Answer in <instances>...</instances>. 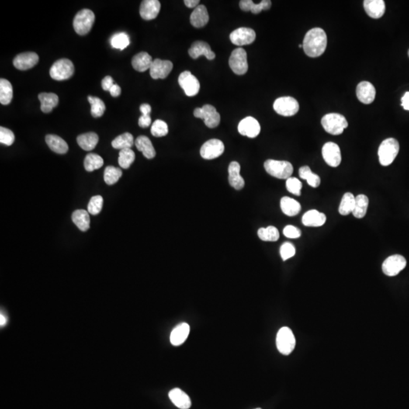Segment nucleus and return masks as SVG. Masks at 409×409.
<instances>
[{
    "instance_id": "nucleus-1",
    "label": "nucleus",
    "mask_w": 409,
    "mask_h": 409,
    "mask_svg": "<svg viewBox=\"0 0 409 409\" xmlns=\"http://www.w3.org/2000/svg\"><path fill=\"white\" fill-rule=\"evenodd\" d=\"M327 37L325 31L320 28L311 29L306 33L303 40V50L311 58H317L325 52Z\"/></svg>"
},
{
    "instance_id": "nucleus-2",
    "label": "nucleus",
    "mask_w": 409,
    "mask_h": 409,
    "mask_svg": "<svg viewBox=\"0 0 409 409\" xmlns=\"http://www.w3.org/2000/svg\"><path fill=\"white\" fill-rule=\"evenodd\" d=\"M399 152V142L394 138H388L379 145L378 157L380 164L388 166L391 164Z\"/></svg>"
},
{
    "instance_id": "nucleus-3",
    "label": "nucleus",
    "mask_w": 409,
    "mask_h": 409,
    "mask_svg": "<svg viewBox=\"0 0 409 409\" xmlns=\"http://www.w3.org/2000/svg\"><path fill=\"white\" fill-rule=\"evenodd\" d=\"M265 171L278 179H286L291 178L293 172V167L289 161H278L268 159L264 164Z\"/></svg>"
},
{
    "instance_id": "nucleus-4",
    "label": "nucleus",
    "mask_w": 409,
    "mask_h": 409,
    "mask_svg": "<svg viewBox=\"0 0 409 409\" xmlns=\"http://www.w3.org/2000/svg\"><path fill=\"white\" fill-rule=\"evenodd\" d=\"M321 125L327 133L332 135H340L346 128L348 124L344 115L330 113L323 117Z\"/></svg>"
},
{
    "instance_id": "nucleus-5",
    "label": "nucleus",
    "mask_w": 409,
    "mask_h": 409,
    "mask_svg": "<svg viewBox=\"0 0 409 409\" xmlns=\"http://www.w3.org/2000/svg\"><path fill=\"white\" fill-rule=\"evenodd\" d=\"M276 344L277 348L281 354L289 355L292 353L296 346V339L293 331L287 327L280 329L277 334Z\"/></svg>"
},
{
    "instance_id": "nucleus-6",
    "label": "nucleus",
    "mask_w": 409,
    "mask_h": 409,
    "mask_svg": "<svg viewBox=\"0 0 409 409\" xmlns=\"http://www.w3.org/2000/svg\"><path fill=\"white\" fill-rule=\"evenodd\" d=\"M95 22V15L90 9H82L74 17L73 26L76 33L79 35H86L91 31Z\"/></svg>"
},
{
    "instance_id": "nucleus-7",
    "label": "nucleus",
    "mask_w": 409,
    "mask_h": 409,
    "mask_svg": "<svg viewBox=\"0 0 409 409\" xmlns=\"http://www.w3.org/2000/svg\"><path fill=\"white\" fill-rule=\"evenodd\" d=\"M74 73V66L71 60L62 59L58 60L50 68V77L56 81L69 79Z\"/></svg>"
},
{
    "instance_id": "nucleus-8",
    "label": "nucleus",
    "mask_w": 409,
    "mask_h": 409,
    "mask_svg": "<svg viewBox=\"0 0 409 409\" xmlns=\"http://www.w3.org/2000/svg\"><path fill=\"white\" fill-rule=\"evenodd\" d=\"M193 115L197 119H202L209 128H215L220 124V115L213 105H205L202 108H196Z\"/></svg>"
},
{
    "instance_id": "nucleus-9",
    "label": "nucleus",
    "mask_w": 409,
    "mask_h": 409,
    "mask_svg": "<svg viewBox=\"0 0 409 409\" xmlns=\"http://www.w3.org/2000/svg\"><path fill=\"white\" fill-rule=\"evenodd\" d=\"M229 65L237 75H243L248 71L247 53L243 48H237L232 52L229 60Z\"/></svg>"
},
{
    "instance_id": "nucleus-10",
    "label": "nucleus",
    "mask_w": 409,
    "mask_h": 409,
    "mask_svg": "<svg viewBox=\"0 0 409 409\" xmlns=\"http://www.w3.org/2000/svg\"><path fill=\"white\" fill-rule=\"evenodd\" d=\"M274 109L282 116H293L299 112V102L293 97H280L274 103Z\"/></svg>"
},
{
    "instance_id": "nucleus-11",
    "label": "nucleus",
    "mask_w": 409,
    "mask_h": 409,
    "mask_svg": "<svg viewBox=\"0 0 409 409\" xmlns=\"http://www.w3.org/2000/svg\"><path fill=\"white\" fill-rule=\"evenodd\" d=\"M407 261L401 255H393L388 257L382 265V269L385 275L389 277H394L399 275L406 267Z\"/></svg>"
},
{
    "instance_id": "nucleus-12",
    "label": "nucleus",
    "mask_w": 409,
    "mask_h": 409,
    "mask_svg": "<svg viewBox=\"0 0 409 409\" xmlns=\"http://www.w3.org/2000/svg\"><path fill=\"white\" fill-rule=\"evenodd\" d=\"M178 83L188 96H194L199 94L200 89L199 81L189 71L181 73L178 77Z\"/></svg>"
},
{
    "instance_id": "nucleus-13",
    "label": "nucleus",
    "mask_w": 409,
    "mask_h": 409,
    "mask_svg": "<svg viewBox=\"0 0 409 409\" xmlns=\"http://www.w3.org/2000/svg\"><path fill=\"white\" fill-rule=\"evenodd\" d=\"M224 151L223 142L218 139H212L202 145L200 149V155L204 159L212 160L219 158Z\"/></svg>"
},
{
    "instance_id": "nucleus-14",
    "label": "nucleus",
    "mask_w": 409,
    "mask_h": 409,
    "mask_svg": "<svg viewBox=\"0 0 409 409\" xmlns=\"http://www.w3.org/2000/svg\"><path fill=\"white\" fill-rule=\"evenodd\" d=\"M256 34L251 28H240L233 31L230 35V40L236 46L250 45L255 41Z\"/></svg>"
},
{
    "instance_id": "nucleus-15",
    "label": "nucleus",
    "mask_w": 409,
    "mask_h": 409,
    "mask_svg": "<svg viewBox=\"0 0 409 409\" xmlns=\"http://www.w3.org/2000/svg\"><path fill=\"white\" fill-rule=\"evenodd\" d=\"M322 156L325 162L333 168L338 167L342 160L340 147L337 143L333 142H328L324 145Z\"/></svg>"
},
{
    "instance_id": "nucleus-16",
    "label": "nucleus",
    "mask_w": 409,
    "mask_h": 409,
    "mask_svg": "<svg viewBox=\"0 0 409 409\" xmlns=\"http://www.w3.org/2000/svg\"><path fill=\"white\" fill-rule=\"evenodd\" d=\"M173 69V64L168 60H161L159 59L153 60L150 67V75L153 79H164L168 77Z\"/></svg>"
},
{
    "instance_id": "nucleus-17",
    "label": "nucleus",
    "mask_w": 409,
    "mask_h": 409,
    "mask_svg": "<svg viewBox=\"0 0 409 409\" xmlns=\"http://www.w3.org/2000/svg\"><path fill=\"white\" fill-rule=\"evenodd\" d=\"M238 131L243 136L255 138L259 134L261 126L256 119L252 117H247L239 124Z\"/></svg>"
},
{
    "instance_id": "nucleus-18",
    "label": "nucleus",
    "mask_w": 409,
    "mask_h": 409,
    "mask_svg": "<svg viewBox=\"0 0 409 409\" xmlns=\"http://www.w3.org/2000/svg\"><path fill=\"white\" fill-rule=\"evenodd\" d=\"M39 62V56L33 52L21 53L14 59L13 64L17 69L21 71L30 69L34 67Z\"/></svg>"
},
{
    "instance_id": "nucleus-19",
    "label": "nucleus",
    "mask_w": 409,
    "mask_h": 409,
    "mask_svg": "<svg viewBox=\"0 0 409 409\" xmlns=\"http://www.w3.org/2000/svg\"><path fill=\"white\" fill-rule=\"evenodd\" d=\"M356 95L360 102L368 105L375 100V96H376V90L372 83L362 81L357 86Z\"/></svg>"
},
{
    "instance_id": "nucleus-20",
    "label": "nucleus",
    "mask_w": 409,
    "mask_h": 409,
    "mask_svg": "<svg viewBox=\"0 0 409 409\" xmlns=\"http://www.w3.org/2000/svg\"><path fill=\"white\" fill-rule=\"evenodd\" d=\"M161 9V3L158 0H144L140 5V14L146 21L157 18Z\"/></svg>"
},
{
    "instance_id": "nucleus-21",
    "label": "nucleus",
    "mask_w": 409,
    "mask_h": 409,
    "mask_svg": "<svg viewBox=\"0 0 409 409\" xmlns=\"http://www.w3.org/2000/svg\"><path fill=\"white\" fill-rule=\"evenodd\" d=\"M188 53L189 56L194 60L198 59L201 56H206L209 60H213L216 58V54L211 50L209 43L203 41L194 42Z\"/></svg>"
},
{
    "instance_id": "nucleus-22",
    "label": "nucleus",
    "mask_w": 409,
    "mask_h": 409,
    "mask_svg": "<svg viewBox=\"0 0 409 409\" xmlns=\"http://www.w3.org/2000/svg\"><path fill=\"white\" fill-rule=\"evenodd\" d=\"M229 183L230 186L237 190H240L245 186V181L240 175V164L237 161H232L229 165Z\"/></svg>"
},
{
    "instance_id": "nucleus-23",
    "label": "nucleus",
    "mask_w": 409,
    "mask_h": 409,
    "mask_svg": "<svg viewBox=\"0 0 409 409\" xmlns=\"http://www.w3.org/2000/svg\"><path fill=\"white\" fill-rule=\"evenodd\" d=\"M364 8L368 16L376 19L381 18L386 11V5L383 0H365Z\"/></svg>"
},
{
    "instance_id": "nucleus-24",
    "label": "nucleus",
    "mask_w": 409,
    "mask_h": 409,
    "mask_svg": "<svg viewBox=\"0 0 409 409\" xmlns=\"http://www.w3.org/2000/svg\"><path fill=\"white\" fill-rule=\"evenodd\" d=\"M326 220L327 217L325 215L315 209L306 212L302 219L303 224L306 227H320L324 225Z\"/></svg>"
},
{
    "instance_id": "nucleus-25",
    "label": "nucleus",
    "mask_w": 409,
    "mask_h": 409,
    "mask_svg": "<svg viewBox=\"0 0 409 409\" xmlns=\"http://www.w3.org/2000/svg\"><path fill=\"white\" fill-rule=\"evenodd\" d=\"M209 16L205 5H199L190 15V23L196 28H203L209 22Z\"/></svg>"
},
{
    "instance_id": "nucleus-26",
    "label": "nucleus",
    "mask_w": 409,
    "mask_h": 409,
    "mask_svg": "<svg viewBox=\"0 0 409 409\" xmlns=\"http://www.w3.org/2000/svg\"><path fill=\"white\" fill-rule=\"evenodd\" d=\"M170 399L174 406L181 409H189L191 407L189 396L179 388H174L169 392Z\"/></svg>"
},
{
    "instance_id": "nucleus-27",
    "label": "nucleus",
    "mask_w": 409,
    "mask_h": 409,
    "mask_svg": "<svg viewBox=\"0 0 409 409\" xmlns=\"http://www.w3.org/2000/svg\"><path fill=\"white\" fill-rule=\"evenodd\" d=\"M189 330L190 329H189V324L187 323H182L177 326L172 330L171 337H170L171 344L175 346L182 345L189 336Z\"/></svg>"
},
{
    "instance_id": "nucleus-28",
    "label": "nucleus",
    "mask_w": 409,
    "mask_h": 409,
    "mask_svg": "<svg viewBox=\"0 0 409 409\" xmlns=\"http://www.w3.org/2000/svg\"><path fill=\"white\" fill-rule=\"evenodd\" d=\"M135 146L146 158L152 159L157 155L151 140L146 136H140L135 140Z\"/></svg>"
},
{
    "instance_id": "nucleus-29",
    "label": "nucleus",
    "mask_w": 409,
    "mask_h": 409,
    "mask_svg": "<svg viewBox=\"0 0 409 409\" xmlns=\"http://www.w3.org/2000/svg\"><path fill=\"white\" fill-rule=\"evenodd\" d=\"M38 99L41 103L42 112L50 113L59 104V96L53 93H42L38 95Z\"/></svg>"
},
{
    "instance_id": "nucleus-30",
    "label": "nucleus",
    "mask_w": 409,
    "mask_h": 409,
    "mask_svg": "<svg viewBox=\"0 0 409 409\" xmlns=\"http://www.w3.org/2000/svg\"><path fill=\"white\" fill-rule=\"evenodd\" d=\"M153 60L152 56L146 52L136 54L132 60V66L136 71L144 72L150 69Z\"/></svg>"
},
{
    "instance_id": "nucleus-31",
    "label": "nucleus",
    "mask_w": 409,
    "mask_h": 409,
    "mask_svg": "<svg viewBox=\"0 0 409 409\" xmlns=\"http://www.w3.org/2000/svg\"><path fill=\"white\" fill-rule=\"evenodd\" d=\"M271 6V1L263 0L260 3L255 4L252 0H242L240 7L244 12H251L253 14H259L261 11L268 10Z\"/></svg>"
},
{
    "instance_id": "nucleus-32",
    "label": "nucleus",
    "mask_w": 409,
    "mask_h": 409,
    "mask_svg": "<svg viewBox=\"0 0 409 409\" xmlns=\"http://www.w3.org/2000/svg\"><path fill=\"white\" fill-rule=\"evenodd\" d=\"M45 140L50 150L58 154H65L68 151L67 143L60 136L49 134L46 136Z\"/></svg>"
},
{
    "instance_id": "nucleus-33",
    "label": "nucleus",
    "mask_w": 409,
    "mask_h": 409,
    "mask_svg": "<svg viewBox=\"0 0 409 409\" xmlns=\"http://www.w3.org/2000/svg\"><path fill=\"white\" fill-rule=\"evenodd\" d=\"M77 141L81 149L86 151H91L96 147L99 136L94 132H89L77 136Z\"/></svg>"
},
{
    "instance_id": "nucleus-34",
    "label": "nucleus",
    "mask_w": 409,
    "mask_h": 409,
    "mask_svg": "<svg viewBox=\"0 0 409 409\" xmlns=\"http://www.w3.org/2000/svg\"><path fill=\"white\" fill-rule=\"evenodd\" d=\"M281 210L287 216H296L300 212L301 205L298 201L292 198L284 196L281 200Z\"/></svg>"
},
{
    "instance_id": "nucleus-35",
    "label": "nucleus",
    "mask_w": 409,
    "mask_h": 409,
    "mask_svg": "<svg viewBox=\"0 0 409 409\" xmlns=\"http://www.w3.org/2000/svg\"><path fill=\"white\" fill-rule=\"evenodd\" d=\"M72 221L81 231H87L90 228V216L88 212L84 209H78L73 212Z\"/></svg>"
},
{
    "instance_id": "nucleus-36",
    "label": "nucleus",
    "mask_w": 409,
    "mask_h": 409,
    "mask_svg": "<svg viewBox=\"0 0 409 409\" xmlns=\"http://www.w3.org/2000/svg\"><path fill=\"white\" fill-rule=\"evenodd\" d=\"M13 98V89L9 81L7 80H0V102L2 105H6L12 102Z\"/></svg>"
},
{
    "instance_id": "nucleus-37",
    "label": "nucleus",
    "mask_w": 409,
    "mask_h": 409,
    "mask_svg": "<svg viewBox=\"0 0 409 409\" xmlns=\"http://www.w3.org/2000/svg\"><path fill=\"white\" fill-rule=\"evenodd\" d=\"M355 197L351 192H346L343 196L342 200L340 202L339 207V212L342 216H348L352 213L355 209Z\"/></svg>"
},
{
    "instance_id": "nucleus-38",
    "label": "nucleus",
    "mask_w": 409,
    "mask_h": 409,
    "mask_svg": "<svg viewBox=\"0 0 409 409\" xmlns=\"http://www.w3.org/2000/svg\"><path fill=\"white\" fill-rule=\"evenodd\" d=\"M369 199L364 194H360L355 197V209L352 214L356 219H362L366 216Z\"/></svg>"
},
{
    "instance_id": "nucleus-39",
    "label": "nucleus",
    "mask_w": 409,
    "mask_h": 409,
    "mask_svg": "<svg viewBox=\"0 0 409 409\" xmlns=\"http://www.w3.org/2000/svg\"><path fill=\"white\" fill-rule=\"evenodd\" d=\"M299 177L302 179L306 180L309 186L317 188L320 186V178L317 174H314L309 166L301 167L299 171Z\"/></svg>"
},
{
    "instance_id": "nucleus-40",
    "label": "nucleus",
    "mask_w": 409,
    "mask_h": 409,
    "mask_svg": "<svg viewBox=\"0 0 409 409\" xmlns=\"http://www.w3.org/2000/svg\"><path fill=\"white\" fill-rule=\"evenodd\" d=\"M134 140L131 133H125L120 136H117L116 138L112 142V146L116 150H125L130 149L133 147Z\"/></svg>"
},
{
    "instance_id": "nucleus-41",
    "label": "nucleus",
    "mask_w": 409,
    "mask_h": 409,
    "mask_svg": "<svg viewBox=\"0 0 409 409\" xmlns=\"http://www.w3.org/2000/svg\"><path fill=\"white\" fill-rule=\"evenodd\" d=\"M103 164L104 161L102 157L95 153H90L84 159V168L88 172L99 169Z\"/></svg>"
},
{
    "instance_id": "nucleus-42",
    "label": "nucleus",
    "mask_w": 409,
    "mask_h": 409,
    "mask_svg": "<svg viewBox=\"0 0 409 409\" xmlns=\"http://www.w3.org/2000/svg\"><path fill=\"white\" fill-rule=\"evenodd\" d=\"M258 236L262 241L276 242L279 239L280 233L276 227L269 226L266 228H260L258 230Z\"/></svg>"
},
{
    "instance_id": "nucleus-43",
    "label": "nucleus",
    "mask_w": 409,
    "mask_h": 409,
    "mask_svg": "<svg viewBox=\"0 0 409 409\" xmlns=\"http://www.w3.org/2000/svg\"><path fill=\"white\" fill-rule=\"evenodd\" d=\"M130 37L124 32L117 33L111 38V45L114 49L123 50L130 45Z\"/></svg>"
},
{
    "instance_id": "nucleus-44",
    "label": "nucleus",
    "mask_w": 409,
    "mask_h": 409,
    "mask_svg": "<svg viewBox=\"0 0 409 409\" xmlns=\"http://www.w3.org/2000/svg\"><path fill=\"white\" fill-rule=\"evenodd\" d=\"M122 176V171L120 168L108 166L104 172V181L108 185H113L119 181Z\"/></svg>"
},
{
    "instance_id": "nucleus-45",
    "label": "nucleus",
    "mask_w": 409,
    "mask_h": 409,
    "mask_svg": "<svg viewBox=\"0 0 409 409\" xmlns=\"http://www.w3.org/2000/svg\"><path fill=\"white\" fill-rule=\"evenodd\" d=\"M88 100L91 105V114L94 118H100L105 111V105L102 99L98 97L88 96Z\"/></svg>"
},
{
    "instance_id": "nucleus-46",
    "label": "nucleus",
    "mask_w": 409,
    "mask_h": 409,
    "mask_svg": "<svg viewBox=\"0 0 409 409\" xmlns=\"http://www.w3.org/2000/svg\"><path fill=\"white\" fill-rule=\"evenodd\" d=\"M135 160V153L130 149L120 150L119 163L122 168L127 169L133 164Z\"/></svg>"
},
{
    "instance_id": "nucleus-47",
    "label": "nucleus",
    "mask_w": 409,
    "mask_h": 409,
    "mask_svg": "<svg viewBox=\"0 0 409 409\" xmlns=\"http://www.w3.org/2000/svg\"><path fill=\"white\" fill-rule=\"evenodd\" d=\"M151 133L153 136L157 137L166 136L168 133V126L166 122L162 120L155 121L152 125Z\"/></svg>"
},
{
    "instance_id": "nucleus-48",
    "label": "nucleus",
    "mask_w": 409,
    "mask_h": 409,
    "mask_svg": "<svg viewBox=\"0 0 409 409\" xmlns=\"http://www.w3.org/2000/svg\"><path fill=\"white\" fill-rule=\"evenodd\" d=\"M102 206H103V199L101 196H93L90 200L88 206H87V209L88 212L91 215L96 216L98 214L100 213L102 211Z\"/></svg>"
},
{
    "instance_id": "nucleus-49",
    "label": "nucleus",
    "mask_w": 409,
    "mask_h": 409,
    "mask_svg": "<svg viewBox=\"0 0 409 409\" xmlns=\"http://www.w3.org/2000/svg\"><path fill=\"white\" fill-rule=\"evenodd\" d=\"M286 187L287 190L296 196L301 195V189L303 188V184L296 178H289L286 180Z\"/></svg>"
},
{
    "instance_id": "nucleus-50",
    "label": "nucleus",
    "mask_w": 409,
    "mask_h": 409,
    "mask_svg": "<svg viewBox=\"0 0 409 409\" xmlns=\"http://www.w3.org/2000/svg\"><path fill=\"white\" fill-rule=\"evenodd\" d=\"M15 136L13 132L3 126L0 127V143L6 146H11L15 142Z\"/></svg>"
},
{
    "instance_id": "nucleus-51",
    "label": "nucleus",
    "mask_w": 409,
    "mask_h": 409,
    "mask_svg": "<svg viewBox=\"0 0 409 409\" xmlns=\"http://www.w3.org/2000/svg\"><path fill=\"white\" fill-rule=\"evenodd\" d=\"M280 253H281L282 259L283 261H286V260L294 256L295 254H296V248L292 243L286 242L281 246V249H280Z\"/></svg>"
},
{
    "instance_id": "nucleus-52",
    "label": "nucleus",
    "mask_w": 409,
    "mask_h": 409,
    "mask_svg": "<svg viewBox=\"0 0 409 409\" xmlns=\"http://www.w3.org/2000/svg\"><path fill=\"white\" fill-rule=\"evenodd\" d=\"M283 234L285 237L290 239H297L302 235V232L298 227L293 225H287L283 229Z\"/></svg>"
},
{
    "instance_id": "nucleus-53",
    "label": "nucleus",
    "mask_w": 409,
    "mask_h": 409,
    "mask_svg": "<svg viewBox=\"0 0 409 409\" xmlns=\"http://www.w3.org/2000/svg\"><path fill=\"white\" fill-rule=\"evenodd\" d=\"M114 84H114L113 79H112V77L111 76H106V77H104L103 79H102V87L104 91H110L111 88H112Z\"/></svg>"
},
{
    "instance_id": "nucleus-54",
    "label": "nucleus",
    "mask_w": 409,
    "mask_h": 409,
    "mask_svg": "<svg viewBox=\"0 0 409 409\" xmlns=\"http://www.w3.org/2000/svg\"><path fill=\"white\" fill-rule=\"evenodd\" d=\"M151 117L150 115H142L139 119V126L143 128H147L151 125Z\"/></svg>"
},
{
    "instance_id": "nucleus-55",
    "label": "nucleus",
    "mask_w": 409,
    "mask_h": 409,
    "mask_svg": "<svg viewBox=\"0 0 409 409\" xmlns=\"http://www.w3.org/2000/svg\"><path fill=\"white\" fill-rule=\"evenodd\" d=\"M402 106L405 110L409 111V92H406L402 97Z\"/></svg>"
},
{
    "instance_id": "nucleus-56",
    "label": "nucleus",
    "mask_w": 409,
    "mask_h": 409,
    "mask_svg": "<svg viewBox=\"0 0 409 409\" xmlns=\"http://www.w3.org/2000/svg\"><path fill=\"white\" fill-rule=\"evenodd\" d=\"M109 92H110V94L112 96L118 97L120 95L121 93H122V89H121V87L118 84H115L112 86Z\"/></svg>"
},
{
    "instance_id": "nucleus-57",
    "label": "nucleus",
    "mask_w": 409,
    "mask_h": 409,
    "mask_svg": "<svg viewBox=\"0 0 409 409\" xmlns=\"http://www.w3.org/2000/svg\"><path fill=\"white\" fill-rule=\"evenodd\" d=\"M140 112H141L142 115H150L151 112V106L149 104L144 103L140 105Z\"/></svg>"
},
{
    "instance_id": "nucleus-58",
    "label": "nucleus",
    "mask_w": 409,
    "mask_h": 409,
    "mask_svg": "<svg viewBox=\"0 0 409 409\" xmlns=\"http://www.w3.org/2000/svg\"><path fill=\"white\" fill-rule=\"evenodd\" d=\"M199 0H185V1H184V4H185L188 8H196V7L199 5Z\"/></svg>"
},
{
    "instance_id": "nucleus-59",
    "label": "nucleus",
    "mask_w": 409,
    "mask_h": 409,
    "mask_svg": "<svg viewBox=\"0 0 409 409\" xmlns=\"http://www.w3.org/2000/svg\"><path fill=\"white\" fill-rule=\"evenodd\" d=\"M0 317H1V321H0V324H1V326L5 325V323H6V319H5V316L2 315H0Z\"/></svg>"
},
{
    "instance_id": "nucleus-60",
    "label": "nucleus",
    "mask_w": 409,
    "mask_h": 409,
    "mask_svg": "<svg viewBox=\"0 0 409 409\" xmlns=\"http://www.w3.org/2000/svg\"><path fill=\"white\" fill-rule=\"evenodd\" d=\"M299 48H302V47H303V44H299Z\"/></svg>"
},
{
    "instance_id": "nucleus-61",
    "label": "nucleus",
    "mask_w": 409,
    "mask_h": 409,
    "mask_svg": "<svg viewBox=\"0 0 409 409\" xmlns=\"http://www.w3.org/2000/svg\"><path fill=\"white\" fill-rule=\"evenodd\" d=\"M408 55H409V51H408Z\"/></svg>"
},
{
    "instance_id": "nucleus-62",
    "label": "nucleus",
    "mask_w": 409,
    "mask_h": 409,
    "mask_svg": "<svg viewBox=\"0 0 409 409\" xmlns=\"http://www.w3.org/2000/svg\"></svg>"
}]
</instances>
